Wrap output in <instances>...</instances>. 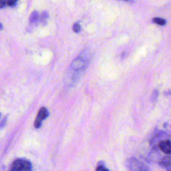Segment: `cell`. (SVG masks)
I'll return each mask as SVG.
<instances>
[{
  "label": "cell",
  "mask_w": 171,
  "mask_h": 171,
  "mask_svg": "<svg viewBox=\"0 0 171 171\" xmlns=\"http://www.w3.org/2000/svg\"><path fill=\"white\" fill-rule=\"evenodd\" d=\"M90 61V57L86 51L80 54L72 63L69 71L67 73L66 80L69 84L74 83L79 79L86 68L88 67Z\"/></svg>",
  "instance_id": "cell-1"
},
{
  "label": "cell",
  "mask_w": 171,
  "mask_h": 171,
  "mask_svg": "<svg viewBox=\"0 0 171 171\" xmlns=\"http://www.w3.org/2000/svg\"><path fill=\"white\" fill-rule=\"evenodd\" d=\"M126 165L130 171H148V166L135 158H129L126 163Z\"/></svg>",
  "instance_id": "cell-2"
},
{
  "label": "cell",
  "mask_w": 171,
  "mask_h": 171,
  "mask_svg": "<svg viewBox=\"0 0 171 171\" xmlns=\"http://www.w3.org/2000/svg\"><path fill=\"white\" fill-rule=\"evenodd\" d=\"M32 164L24 159H17L11 165V171H32Z\"/></svg>",
  "instance_id": "cell-3"
},
{
  "label": "cell",
  "mask_w": 171,
  "mask_h": 171,
  "mask_svg": "<svg viewBox=\"0 0 171 171\" xmlns=\"http://www.w3.org/2000/svg\"><path fill=\"white\" fill-rule=\"evenodd\" d=\"M48 111H47V110L45 107L41 108L39 110L38 116L34 122V127L35 128H39L41 127L42 121L47 118V116H48Z\"/></svg>",
  "instance_id": "cell-4"
},
{
  "label": "cell",
  "mask_w": 171,
  "mask_h": 171,
  "mask_svg": "<svg viewBox=\"0 0 171 171\" xmlns=\"http://www.w3.org/2000/svg\"><path fill=\"white\" fill-rule=\"evenodd\" d=\"M158 148L166 154H171V141L162 140L158 143Z\"/></svg>",
  "instance_id": "cell-5"
},
{
  "label": "cell",
  "mask_w": 171,
  "mask_h": 171,
  "mask_svg": "<svg viewBox=\"0 0 171 171\" xmlns=\"http://www.w3.org/2000/svg\"><path fill=\"white\" fill-rule=\"evenodd\" d=\"M160 166L165 168L167 171H171V157H165L159 162Z\"/></svg>",
  "instance_id": "cell-6"
},
{
  "label": "cell",
  "mask_w": 171,
  "mask_h": 171,
  "mask_svg": "<svg viewBox=\"0 0 171 171\" xmlns=\"http://www.w3.org/2000/svg\"><path fill=\"white\" fill-rule=\"evenodd\" d=\"M39 19H40V17H39L38 12L37 11H34L32 13L30 17H29V22L32 24H34V23H37Z\"/></svg>",
  "instance_id": "cell-7"
},
{
  "label": "cell",
  "mask_w": 171,
  "mask_h": 171,
  "mask_svg": "<svg viewBox=\"0 0 171 171\" xmlns=\"http://www.w3.org/2000/svg\"><path fill=\"white\" fill-rule=\"evenodd\" d=\"M153 22L155 23L156 24H158L159 26H164L166 24V20L163 19V18H160V17H154L152 20Z\"/></svg>",
  "instance_id": "cell-8"
},
{
  "label": "cell",
  "mask_w": 171,
  "mask_h": 171,
  "mask_svg": "<svg viewBox=\"0 0 171 171\" xmlns=\"http://www.w3.org/2000/svg\"><path fill=\"white\" fill-rule=\"evenodd\" d=\"M47 18H48V14H47V12H46V11H44V12L41 13V16L40 17V20L43 25L46 24Z\"/></svg>",
  "instance_id": "cell-9"
},
{
  "label": "cell",
  "mask_w": 171,
  "mask_h": 171,
  "mask_svg": "<svg viewBox=\"0 0 171 171\" xmlns=\"http://www.w3.org/2000/svg\"><path fill=\"white\" fill-rule=\"evenodd\" d=\"M158 96V91L157 90H154L152 94V96H151L152 102H155L156 100H157Z\"/></svg>",
  "instance_id": "cell-10"
},
{
  "label": "cell",
  "mask_w": 171,
  "mask_h": 171,
  "mask_svg": "<svg viewBox=\"0 0 171 171\" xmlns=\"http://www.w3.org/2000/svg\"><path fill=\"white\" fill-rule=\"evenodd\" d=\"M17 1H18V0H7V4L9 6L14 7L16 5Z\"/></svg>",
  "instance_id": "cell-11"
},
{
  "label": "cell",
  "mask_w": 171,
  "mask_h": 171,
  "mask_svg": "<svg viewBox=\"0 0 171 171\" xmlns=\"http://www.w3.org/2000/svg\"><path fill=\"white\" fill-rule=\"evenodd\" d=\"M96 171H109V170L104 167V164H100Z\"/></svg>",
  "instance_id": "cell-12"
},
{
  "label": "cell",
  "mask_w": 171,
  "mask_h": 171,
  "mask_svg": "<svg viewBox=\"0 0 171 171\" xmlns=\"http://www.w3.org/2000/svg\"><path fill=\"white\" fill-rule=\"evenodd\" d=\"M81 29L80 28V26L79 24H78V23H76V24H74L73 26V30L76 32V33H78Z\"/></svg>",
  "instance_id": "cell-13"
},
{
  "label": "cell",
  "mask_w": 171,
  "mask_h": 171,
  "mask_svg": "<svg viewBox=\"0 0 171 171\" xmlns=\"http://www.w3.org/2000/svg\"><path fill=\"white\" fill-rule=\"evenodd\" d=\"M6 122H7V116H5V118L2 121V123H1L2 128H3L4 126H5V124H6Z\"/></svg>",
  "instance_id": "cell-14"
},
{
  "label": "cell",
  "mask_w": 171,
  "mask_h": 171,
  "mask_svg": "<svg viewBox=\"0 0 171 171\" xmlns=\"http://www.w3.org/2000/svg\"><path fill=\"white\" fill-rule=\"evenodd\" d=\"M5 4H7V0H0V8H4L5 5Z\"/></svg>",
  "instance_id": "cell-15"
},
{
  "label": "cell",
  "mask_w": 171,
  "mask_h": 171,
  "mask_svg": "<svg viewBox=\"0 0 171 171\" xmlns=\"http://www.w3.org/2000/svg\"><path fill=\"white\" fill-rule=\"evenodd\" d=\"M10 171H11V170H10Z\"/></svg>",
  "instance_id": "cell-16"
}]
</instances>
